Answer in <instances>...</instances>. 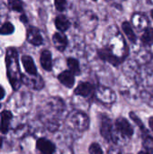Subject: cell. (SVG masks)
Listing matches in <instances>:
<instances>
[{
    "label": "cell",
    "instance_id": "obj_18",
    "mask_svg": "<svg viewBox=\"0 0 153 154\" xmlns=\"http://www.w3.org/2000/svg\"><path fill=\"white\" fill-rule=\"evenodd\" d=\"M122 27H123V30H124V33H125L126 36L128 37V39H129L132 42L135 43V42H136V35H135V33H134V32H133L132 26H131V24H130L128 22H124V23H123Z\"/></svg>",
    "mask_w": 153,
    "mask_h": 154
},
{
    "label": "cell",
    "instance_id": "obj_25",
    "mask_svg": "<svg viewBox=\"0 0 153 154\" xmlns=\"http://www.w3.org/2000/svg\"><path fill=\"white\" fill-rule=\"evenodd\" d=\"M88 152L89 154H104L101 146L96 143H93L90 144V146L88 148Z\"/></svg>",
    "mask_w": 153,
    "mask_h": 154
},
{
    "label": "cell",
    "instance_id": "obj_14",
    "mask_svg": "<svg viewBox=\"0 0 153 154\" xmlns=\"http://www.w3.org/2000/svg\"><path fill=\"white\" fill-rule=\"evenodd\" d=\"M98 55H99V57L102 59V60H106V61H107V62H109V63H111V64H113V65H118L120 62H121V60L118 58V57H116L115 55H114L112 52H110L108 50H99L98 51Z\"/></svg>",
    "mask_w": 153,
    "mask_h": 154
},
{
    "label": "cell",
    "instance_id": "obj_16",
    "mask_svg": "<svg viewBox=\"0 0 153 154\" xmlns=\"http://www.w3.org/2000/svg\"><path fill=\"white\" fill-rule=\"evenodd\" d=\"M67 64L69 69V71L73 73L75 76H78L81 73L80 68H79V62L78 60L74 58H69L67 60Z\"/></svg>",
    "mask_w": 153,
    "mask_h": 154
},
{
    "label": "cell",
    "instance_id": "obj_33",
    "mask_svg": "<svg viewBox=\"0 0 153 154\" xmlns=\"http://www.w3.org/2000/svg\"><path fill=\"white\" fill-rule=\"evenodd\" d=\"M1 106H2V105H1V103H0V109H1Z\"/></svg>",
    "mask_w": 153,
    "mask_h": 154
},
{
    "label": "cell",
    "instance_id": "obj_17",
    "mask_svg": "<svg viewBox=\"0 0 153 154\" xmlns=\"http://www.w3.org/2000/svg\"><path fill=\"white\" fill-rule=\"evenodd\" d=\"M22 79H23V80H25V81H26L25 83H26L28 86L33 88L36 89V90L41 89L42 87L44 86V83H43L41 78H40V77H38V79H28V78H24V77L22 76Z\"/></svg>",
    "mask_w": 153,
    "mask_h": 154
},
{
    "label": "cell",
    "instance_id": "obj_5",
    "mask_svg": "<svg viewBox=\"0 0 153 154\" xmlns=\"http://www.w3.org/2000/svg\"><path fill=\"white\" fill-rule=\"evenodd\" d=\"M96 91V90L93 84L89 82H81L75 88L74 93L77 96H79L85 98H90L92 97H95Z\"/></svg>",
    "mask_w": 153,
    "mask_h": 154
},
{
    "label": "cell",
    "instance_id": "obj_20",
    "mask_svg": "<svg viewBox=\"0 0 153 154\" xmlns=\"http://www.w3.org/2000/svg\"><path fill=\"white\" fill-rule=\"evenodd\" d=\"M142 42L145 45L153 44V28H147L142 36Z\"/></svg>",
    "mask_w": 153,
    "mask_h": 154
},
{
    "label": "cell",
    "instance_id": "obj_22",
    "mask_svg": "<svg viewBox=\"0 0 153 154\" xmlns=\"http://www.w3.org/2000/svg\"><path fill=\"white\" fill-rule=\"evenodd\" d=\"M142 145L145 148V151L152 153L153 152V137L149 135V134H145L143 135V141H142Z\"/></svg>",
    "mask_w": 153,
    "mask_h": 154
},
{
    "label": "cell",
    "instance_id": "obj_7",
    "mask_svg": "<svg viewBox=\"0 0 153 154\" xmlns=\"http://www.w3.org/2000/svg\"><path fill=\"white\" fill-rule=\"evenodd\" d=\"M36 148L41 154H53L56 151L55 144L46 138H40L36 142Z\"/></svg>",
    "mask_w": 153,
    "mask_h": 154
},
{
    "label": "cell",
    "instance_id": "obj_34",
    "mask_svg": "<svg viewBox=\"0 0 153 154\" xmlns=\"http://www.w3.org/2000/svg\"><path fill=\"white\" fill-rule=\"evenodd\" d=\"M93 1H96V0H93Z\"/></svg>",
    "mask_w": 153,
    "mask_h": 154
},
{
    "label": "cell",
    "instance_id": "obj_10",
    "mask_svg": "<svg viewBox=\"0 0 153 154\" xmlns=\"http://www.w3.org/2000/svg\"><path fill=\"white\" fill-rule=\"evenodd\" d=\"M58 79L63 86L69 88H73L75 84V75L71 73L69 70H65V71H62L60 74H59Z\"/></svg>",
    "mask_w": 153,
    "mask_h": 154
},
{
    "label": "cell",
    "instance_id": "obj_28",
    "mask_svg": "<svg viewBox=\"0 0 153 154\" xmlns=\"http://www.w3.org/2000/svg\"><path fill=\"white\" fill-rule=\"evenodd\" d=\"M20 20H21L23 23H27V22H28V19H27L26 15H24V14H22V15L20 16Z\"/></svg>",
    "mask_w": 153,
    "mask_h": 154
},
{
    "label": "cell",
    "instance_id": "obj_30",
    "mask_svg": "<svg viewBox=\"0 0 153 154\" xmlns=\"http://www.w3.org/2000/svg\"><path fill=\"white\" fill-rule=\"evenodd\" d=\"M138 154H152V153H151V152H147V151H141V152H140Z\"/></svg>",
    "mask_w": 153,
    "mask_h": 154
},
{
    "label": "cell",
    "instance_id": "obj_1",
    "mask_svg": "<svg viewBox=\"0 0 153 154\" xmlns=\"http://www.w3.org/2000/svg\"><path fill=\"white\" fill-rule=\"evenodd\" d=\"M6 68H7V76L10 81V84L14 90H17L21 86L22 76L20 73V68L18 64L17 52L14 48H9L6 51Z\"/></svg>",
    "mask_w": 153,
    "mask_h": 154
},
{
    "label": "cell",
    "instance_id": "obj_19",
    "mask_svg": "<svg viewBox=\"0 0 153 154\" xmlns=\"http://www.w3.org/2000/svg\"><path fill=\"white\" fill-rule=\"evenodd\" d=\"M133 21L134 25L137 27V29L139 28V30H142L143 28L146 27V24H147L146 18L142 16V14H135L133 17Z\"/></svg>",
    "mask_w": 153,
    "mask_h": 154
},
{
    "label": "cell",
    "instance_id": "obj_9",
    "mask_svg": "<svg viewBox=\"0 0 153 154\" xmlns=\"http://www.w3.org/2000/svg\"><path fill=\"white\" fill-rule=\"evenodd\" d=\"M0 132L2 134H7L9 130V125L13 118V115L10 111L5 110L0 115Z\"/></svg>",
    "mask_w": 153,
    "mask_h": 154
},
{
    "label": "cell",
    "instance_id": "obj_32",
    "mask_svg": "<svg viewBox=\"0 0 153 154\" xmlns=\"http://www.w3.org/2000/svg\"><path fill=\"white\" fill-rule=\"evenodd\" d=\"M151 17H152V18H153V10H152V11H151Z\"/></svg>",
    "mask_w": 153,
    "mask_h": 154
},
{
    "label": "cell",
    "instance_id": "obj_2",
    "mask_svg": "<svg viewBox=\"0 0 153 154\" xmlns=\"http://www.w3.org/2000/svg\"><path fill=\"white\" fill-rule=\"evenodd\" d=\"M133 127L128 120L124 117H120L115 121L116 135H113V141H115L118 136H122L124 139H130L133 135Z\"/></svg>",
    "mask_w": 153,
    "mask_h": 154
},
{
    "label": "cell",
    "instance_id": "obj_13",
    "mask_svg": "<svg viewBox=\"0 0 153 154\" xmlns=\"http://www.w3.org/2000/svg\"><path fill=\"white\" fill-rule=\"evenodd\" d=\"M41 65L43 68V69L47 71H50L52 69V58H51V53L48 50H44L41 53V58H40Z\"/></svg>",
    "mask_w": 153,
    "mask_h": 154
},
{
    "label": "cell",
    "instance_id": "obj_29",
    "mask_svg": "<svg viewBox=\"0 0 153 154\" xmlns=\"http://www.w3.org/2000/svg\"><path fill=\"white\" fill-rule=\"evenodd\" d=\"M149 125H150L151 129L152 130L153 132V117H151V118L149 119Z\"/></svg>",
    "mask_w": 153,
    "mask_h": 154
},
{
    "label": "cell",
    "instance_id": "obj_4",
    "mask_svg": "<svg viewBox=\"0 0 153 154\" xmlns=\"http://www.w3.org/2000/svg\"><path fill=\"white\" fill-rule=\"evenodd\" d=\"M95 97L104 104H113L116 100V96L115 92L108 88L100 87L96 91Z\"/></svg>",
    "mask_w": 153,
    "mask_h": 154
},
{
    "label": "cell",
    "instance_id": "obj_27",
    "mask_svg": "<svg viewBox=\"0 0 153 154\" xmlns=\"http://www.w3.org/2000/svg\"><path fill=\"white\" fill-rule=\"evenodd\" d=\"M5 95V90H4L3 87H2V86L0 85V100L4 98Z\"/></svg>",
    "mask_w": 153,
    "mask_h": 154
},
{
    "label": "cell",
    "instance_id": "obj_15",
    "mask_svg": "<svg viewBox=\"0 0 153 154\" xmlns=\"http://www.w3.org/2000/svg\"><path fill=\"white\" fill-rule=\"evenodd\" d=\"M55 25H56V27H57V29L59 31L65 32L69 28L70 23H69V19L66 16H64L62 14H60L55 19Z\"/></svg>",
    "mask_w": 153,
    "mask_h": 154
},
{
    "label": "cell",
    "instance_id": "obj_26",
    "mask_svg": "<svg viewBox=\"0 0 153 154\" xmlns=\"http://www.w3.org/2000/svg\"><path fill=\"white\" fill-rule=\"evenodd\" d=\"M55 6H56V9L58 11H63L65 9V6H66V3L67 1L66 0H55Z\"/></svg>",
    "mask_w": 153,
    "mask_h": 154
},
{
    "label": "cell",
    "instance_id": "obj_31",
    "mask_svg": "<svg viewBox=\"0 0 153 154\" xmlns=\"http://www.w3.org/2000/svg\"><path fill=\"white\" fill-rule=\"evenodd\" d=\"M2 144H3V139L0 137V149H1V147H2Z\"/></svg>",
    "mask_w": 153,
    "mask_h": 154
},
{
    "label": "cell",
    "instance_id": "obj_11",
    "mask_svg": "<svg viewBox=\"0 0 153 154\" xmlns=\"http://www.w3.org/2000/svg\"><path fill=\"white\" fill-rule=\"evenodd\" d=\"M52 42H53V44H54L55 48L60 51H63L66 49L67 45H68L67 37H66V35H64L61 32L54 33V35L52 37Z\"/></svg>",
    "mask_w": 153,
    "mask_h": 154
},
{
    "label": "cell",
    "instance_id": "obj_23",
    "mask_svg": "<svg viewBox=\"0 0 153 154\" xmlns=\"http://www.w3.org/2000/svg\"><path fill=\"white\" fill-rule=\"evenodd\" d=\"M129 116H130V117L132 118V120L139 126V128L141 129V131L142 132V134L143 135H145V134H148V131H147V129L145 128V126H144V125L142 124V120L133 113V112H131L130 114H129Z\"/></svg>",
    "mask_w": 153,
    "mask_h": 154
},
{
    "label": "cell",
    "instance_id": "obj_6",
    "mask_svg": "<svg viewBox=\"0 0 153 154\" xmlns=\"http://www.w3.org/2000/svg\"><path fill=\"white\" fill-rule=\"evenodd\" d=\"M100 134L106 141L113 140V125L110 118L102 116L100 118Z\"/></svg>",
    "mask_w": 153,
    "mask_h": 154
},
{
    "label": "cell",
    "instance_id": "obj_21",
    "mask_svg": "<svg viewBox=\"0 0 153 154\" xmlns=\"http://www.w3.org/2000/svg\"><path fill=\"white\" fill-rule=\"evenodd\" d=\"M8 6L11 10L22 13L23 11V4L22 0H8Z\"/></svg>",
    "mask_w": 153,
    "mask_h": 154
},
{
    "label": "cell",
    "instance_id": "obj_3",
    "mask_svg": "<svg viewBox=\"0 0 153 154\" xmlns=\"http://www.w3.org/2000/svg\"><path fill=\"white\" fill-rule=\"evenodd\" d=\"M69 120V125L74 129H77L80 132L85 131L88 128L89 125L88 116L82 112L77 111L70 114Z\"/></svg>",
    "mask_w": 153,
    "mask_h": 154
},
{
    "label": "cell",
    "instance_id": "obj_24",
    "mask_svg": "<svg viewBox=\"0 0 153 154\" xmlns=\"http://www.w3.org/2000/svg\"><path fill=\"white\" fill-rule=\"evenodd\" d=\"M14 31V26L9 23V22H6L1 27H0V34L1 35H9V34H12Z\"/></svg>",
    "mask_w": 153,
    "mask_h": 154
},
{
    "label": "cell",
    "instance_id": "obj_8",
    "mask_svg": "<svg viewBox=\"0 0 153 154\" xmlns=\"http://www.w3.org/2000/svg\"><path fill=\"white\" fill-rule=\"evenodd\" d=\"M26 38H27V41L34 46L41 45L43 42V39L41 35L40 31L36 27H33V26H30L28 28Z\"/></svg>",
    "mask_w": 153,
    "mask_h": 154
},
{
    "label": "cell",
    "instance_id": "obj_12",
    "mask_svg": "<svg viewBox=\"0 0 153 154\" xmlns=\"http://www.w3.org/2000/svg\"><path fill=\"white\" fill-rule=\"evenodd\" d=\"M22 63L23 65V68L25 71L31 75V76H37V68L34 64L33 60L32 57L28 55H24L22 57Z\"/></svg>",
    "mask_w": 153,
    "mask_h": 154
}]
</instances>
